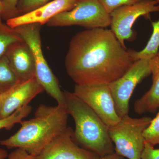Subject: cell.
<instances>
[{"mask_svg":"<svg viewBox=\"0 0 159 159\" xmlns=\"http://www.w3.org/2000/svg\"><path fill=\"white\" fill-rule=\"evenodd\" d=\"M128 50L111 29H87L74 35L65 58L67 73L76 84H110L133 64Z\"/></svg>","mask_w":159,"mask_h":159,"instance_id":"1","label":"cell"},{"mask_svg":"<svg viewBox=\"0 0 159 159\" xmlns=\"http://www.w3.org/2000/svg\"><path fill=\"white\" fill-rule=\"evenodd\" d=\"M69 115L65 107L41 104L34 118L23 120L17 132L0 144L9 149L21 148L37 157L50 142L68 128Z\"/></svg>","mask_w":159,"mask_h":159,"instance_id":"2","label":"cell"},{"mask_svg":"<svg viewBox=\"0 0 159 159\" xmlns=\"http://www.w3.org/2000/svg\"><path fill=\"white\" fill-rule=\"evenodd\" d=\"M63 94L65 107L75 122V142L100 157L115 152L108 126L74 93L64 91Z\"/></svg>","mask_w":159,"mask_h":159,"instance_id":"3","label":"cell"},{"mask_svg":"<svg viewBox=\"0 0 159 159\" xmlns=\"http://www.w3.org/2000/svg\"><path fill=\"white\" fill-rule=\"evenodd\" d=\"M39 24H27L14 29L29 45L32 51L35 63V76L49 96L57 101V105L65 107L63 92L61 90L57 78L43 54Z\"/></svg>","mask_w":159,"mask_h":159,"instance_id":"4","label":"cell"},{"mask_svg":"<svg viewBox=\"0 0 159 159\" xmlns=\"http://www.w3.org/2000/svg\"><path fill=\"white\" fill-rule=\"evenodd\" d=\"M152 119L145 116L132 118L128 114L116 124L109 127L116 153L128 159H141L145 143L143 134Z\"/></svg>","mask_w":159,"mask_h":159,"instance_id":"5","label":"cell"},{"mask_svg":"<svg viewBox=\"0 0 159 159\" xmlns=\"http://www.w3.org/2000/svg\"><path fill=\"white\" fill-rule=\"evenodd\" d=\"M111 17L99 0H78L73 9L61 12L47 23L49 27L78 25L88 29L111 26Z\"/></svg>","mask_w":159,"mask_h":159,"instance_id":"6","label":"cell"},{"mask_svg":"<svg viewBox=\"0 0 159 159\" xmlns=\"http://www.w3.org/2000/svg\"><path fill=\"white\" fill-rule=\"evenodd\" d=\"M151 74L150 60H139L133 63L123 76L109 84L119 117L128 115L129 100L135 89Z\"/></svg>","mask_w":159,"mask_h":159,"instance_id":"7","label":"cell"},{"mask_svg":"<svg viewBox=\"0 0 159 159\" xmlns=\"http://www.w3.org/2000/svg\"><path fill=\"white\" fill-rule=\"evenodd\" d=\"M73 93L87 104L108 127L121 120L116 110L109 84H76Z\"/></svg>","mask_w":159,"mask_h":159,"instance_id":"8","label":"cell"},{"mask_svg":"<svg viewBox=\"0 0 159 159\" xmlns=\"http://www.w3.org/2000/svg\"><path fill=\"white\" fill-rule=\"evenodd\" d=\"M154 12H159V4L156 0H143L133 5L121 6L111 12V30L123 48H126L125 41L134 36L132 28L136 20L140 16H148Z\"/></svg>","mask_w":159,"mask_h":159,"instance_id":"9","label":"cell"},{"mask_svg":"<svg viewBox=\"0 0 159 159\" xmlns=\"http://www.w3.org/2000/svg\"><path fill=\"white\" fill-rule=\"evenodd\" d=\"M70 127L55 137L35 159H100V157L75 142Z\"/></svg>","mask_w":159,"mask_h":159,"instance_id":"10","label":"cell"},{"mask_svg":"<svg viewBox=\"0 0 159 159\" xmlns=\"http://www.w3.org/2000/svg\"><path fill=\"white\" fill-rule=\"evenodd\" d=\"M44 91L35 76L27 81H20L0 95V119L8 117L19 109L29 105L32 99Z\"/></svg>","mask_w":159,"mask_h":159,"instance_id":"11","label":"cell"},{"mask_svg":"<svg viewBox=\"0 0 159 159\" xmlns=\"http://www.w3.org/2000/svg\"><path fill=\"white\" fill-rule=\"evenodd\" d=\"M78 0H52L31 11L6 20V25L15 29L27 24H47L52 18L59 13L74 8Z\"/></svg>","mask_w":159,"mask_h":159,"instance_id":"12","label":"cell"},{"mask_svg":"<svg viewBox=\"0 0 159 159\" xmlns=\"http://www.w3.org/2000/svg\"><path fill=\"white\" fill-rule=\"evenodd\" d=\"M12 70L20 82L35 76L34 57L31 49L23 40L13 43L5 53Z\"/></svg>","mask_w":159,"mask_h":159,"instance_id":"13","label":"cell"},{"mask_svg":"<svg viewBox=\"0 0 159 159\" xmlns=\"http://www.w3.org/2000/svg\"><path fill=\"white\" fill-rule=\"evenodd\" d=\"M152 84L149 90L134 104V110L138 115L154 113L159 107V59L157 57L150 59Z\"/></svg>","mask_w":159,"mask_h":159,"instance_id":"14","label":"cell"},{"mask_svg":"<svg viewBox=\"0 0 159 159\" xmlns=\"http://www.w3.org/2000/svg\"><path fill=\"white\" fill-rule=\"evenodd\" d=\"M153 31L147 45L140 51L128 50L134 62L140 59L150 60L157 55L159 49V19L157 21L152 22Z\"/></svg>","mask_w":159,"mask_h":159,"instance_id":"15","label":"cell"},{"mask_svg":"<svg viewBox=\"0 0 159 159\" xmlns=\"http://www.w3.org/2000/svg\"><path fill=\"white\" fill-rule=\"evenodd\" d=\"M19 82L4 55L0 58V95L9 91Z\"/></svg>","mask_w":159,"mask_h":159,"instance_id":"16","label":"cell"},{"mask_svg":"<svg viewBox=\"0 0 159 159\" xmlns=\"http://www.w3.org/2000/svg\"><path fill=\"white\" fill-rule=\"evenodd\" d=\"M14 29L6 24H0V58L4 56L9 46L13 43L23 41Z\"/></svg>","mask_w":159,"mask_h":159,"instance_id":"17","label":"cell"},{"mask_svg":"<svg viewBox=\"0 0 159 159\" xmlns=\"http://www.w3.org/2000/svg\"><path fill=\"white\" fill-rule=\"evenodd\" d=\"M31 111V106L26 105L19 109L9 116L0 119V130L3 129L10 130L15 124L20 123L23 119L29 116Z\"/></svg>","mask_w":159,"mask_h":159,"instance_id":"18","label":"cell"},{"mask_svg":"<svg viewBox=\"0 0 159 159\" xmlns=\"http://www.w3.org/2000/svg\"><path fill=\"white\" fill-rule=\"evenodd\" d=\"M158 109L156 116L152 119L143 134L145 142L153 146L159 145V107Z\"/></svg>","mask_w":159,"mask_h":159,"instance_id":"19","label":"cell"},{"mask_svg":"<svg viewBox=\"0 0 159 159\" xmlns=\"http://www.w3.org/2000/svg\"><path fill=\"white\" fill-rule=\"evenodd\" d=\"M19 0H2L1 17L2 20H7L18 16L17 5Z\"/></svg>","mask_w":159,"mask_h":159,"instance_id":"20","label":"cell"},{"mask_svg":"<svg viewBox=\"0 0 159 159\" xmlns=\"http://www.w3.org/2000/svg\"><path fill=\"white\" fill-rule=\"evenodd\" d=\"M51 1L52 0H19L16 7L18 16L37 9Z\"/></svg>","mask_w":159,"mask_h":159,"instance_id":"21","label":"cell"},{"mask_svg":"<svg viewBox=\"0 0 159 159\" xmlns=\"http://www.w3.org/2000/svg\"><path fill=\"white\" fill-rule=\"evenodd\" d=\"M109 14L124 6L133 5L143 0H99Z\"/></svg>","mask_w":159,"mask_h":159,"instance_id":"22","label":"cell"},{"mask_svg":"<svg viewBox=\"0 0 159 159\" xmlns=\"http://www.w3.org/2000/svg\"><path fill=\"white\" fill-rule=\"evenodd\" d=\"M141 159H159V148H155L145 141Z\"/></svg>","mask_w":159,"mask_h":159,"instance_id":"23","label":"cell"},{"mask_svg":"<svg viewBox=\"0 0 159 159\" xmlns=\"http://www.w3.org/2000/svg\"><path fill=\"white\" fill-rule=\"evenodd\" d=\"M8 159H35L36 157L30 154L25 149L16 148L9 154Z\"/></svg>","mask_w":159,"mask_h":159,"instance_id":"24","label":"cell"},{"mask_svg":"<svg viewBox=\"0 0 159 159\" xmlns=\"http://www.w3.org/2000/svg\"><path fill=\"white\" fill-rule=\"evenodd\" d=\"M100 159H122L121 156L117 154L116 152L113 153L109 154L100 157Z\"/></svg>","mask_w":159,"mask_h":159,"instance_id":"25","label":"cell"},{"mask_svg":"<svg viewBox=\"0 0 159 159\" xmlns=\"http://www.w3.org/2000/svg\"><path fill=\"white\" fill-rule=\"evenodd\" d=\"M9 153L5 149L0 148V159H6L8 158Z\"/></svg>","mask_w":159,"mask_h":159,"instance_id":"26","label":"cell"},{"mask_svg":"<svg viewBox=\"0 0 159 159\" xmlns=\"http://www.w3.org/2000/svg\"><path fill=\"white\" fill-rule=\"evenodd\" d=\"M1 1L2 0H0V24L1 23H2V18H1Z\"/></svg>","mask_w":159,"mask_h":159,"instance_id":"27","label":"cell"},{"mask_svg":"<svg viewBox=\"0 0 159 159\" xmlns=\"http://www.w3.org/2000/svg\"><path fill=\"white\" fill-rule=\"evenodd\" d=\"M157 57L159 59V51H158V53L157 55Z\"/></svg>","mask_w":159,"mask_h":159,"instance_id":"28","label":"cell"},{"mask_svg":"<svg viewBox=\"0 0 159 159\" xmlns=\"http://www.w3.org/2000/svg\"><path fill=\"white\" fill-rule=\"evenodd\" d=\"M156 2L158 4H159V0H156Z\"/></svg>","mask_w":159,"mask_h":159,"instance_id":"29","label":"cell"}]
</instances>
